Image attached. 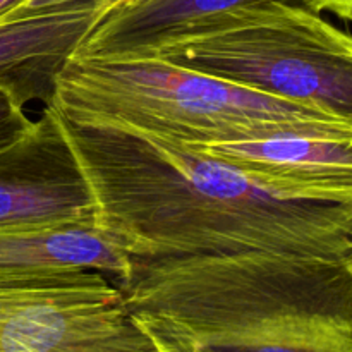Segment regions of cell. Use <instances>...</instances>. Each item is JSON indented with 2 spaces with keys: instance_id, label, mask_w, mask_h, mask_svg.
Masks as SVG:
<instances>
[{
  "instance_id": "1",
  "label": "cell",
  "mask_w": 352,
  "mask_h": 352,
  "mask_svg": "<svg viewBox=\"0 0 352 352\" xmlns=\"http://www.w3.org/2000/svg\"><path fill=\"white\" fill-rule=\"evenodd\" d=\"M55 110L88 182L95 227L131 260H351L352 203L284 198L195 144Z\"/></svg>"
},
{
  "instance_id": "2",
  "label": "cell",
  "mask_w": 352,
  "mask_h": 352,
  "mask_svg": "<svg viewBox=\"0 0 352 352\" xmlns=\"http://www.w3.org/2000/svg\"><path fill=\"white\" fill-rule=\"evenodd\" d=\"M119 287L151 339L186 352H352L347 261L272 253L133 260Z\"/></svg>"
},
{
  "instance_id": "3",
  "label": "cell",
  "mask_w": 352,
  "mask_h": 352,
  "mask_svg": "<svg viewBox=\"0 0 352 352\" xmlns=\"http://www.w3.org/2000/svg\"><path fill=\"white\" fill-rule=\"evenodd\" d=\"M52 102L69 116L191 144L292 134L352 138L351 127L308 107L162 58L72 55L55 76Z\"/></svg>"
},
{
  "instance_id": "4",
  "label": "cell",
  "mask_w": 352,
  "mask_h": 352,
  "mask_svg": "<svg viewBox=\"0 0 352 352\" xmlns=\"http://www.w3.org/2000/svg\"><path fill=\"white\" fill-rule=\"evenodd\" d=\"M151 58L289 100L352 129V34L305 3L267 0L227 10Z\"/></svg>"
},
{
  "instance_id": "5",
  "label": "cell",
  "mask_w": 352,
  "mask_h": 352,
  "mask_svg": "<svg viewBox=\"0 0 352 352\" xmlns=\"http://www.w3.org/2000/svg\"><path fill=\"white\" fill-rule=\"evenodd\" d=\"M0 352H158L98 270L0 282Z\"/></svg>"
},
{
  "instance_id": "6",
  "label": "cell",
  "mask_w": 352,
  "mask_h": 352,
  "mask_svg": "<svg viewBox=\"0 0 352 352\" xmlns=\"http://www.w3.org/2000/svg\"><path fill=\"white\" fill-rule=\"evenodd\" d=\"M67 226L95 227V205L50 100L0 150V229Z\"/></svg>"
},
{
  "instance_id": "7",
  "label": "cell",
  "mask_w": 352,
  "mask_h": 352,
  "mask_svg": "<svg viewBox=\"0 0 352 352\" xmlns=\"http://www.w3.org/2000/svg\"><path fill=\"white\" fill-rule=\"evenodd\" d=\"M195 146L284 198L352 203V138L292 134Z\"/></svg>"
},
{
  "instance_id": "8",
  "label": "cell",
  "mask_w": 352,
  "mask_h": 352,
  "mask_svg": "<svg viewBox=\"0 0 352 352\" xmlns=\"http://www.w3.org/2000/svg\"><path fill=\"white\" fill-rule=\"evenodd\" d=\"M109 9L86 2L0 17V86L24 107L50 102L57 72Z\"/></svg>"
},
{
  "instance_id": "9",
  "label": "cell",
  "mask_w": 352,
  "mask_h": 352,
  "mask_svg": "<svg viewBox=\"0 0 352 352\" xmlns=\"http://www.w3.org/2000/svg\"><path fill=\"white\" fill-rule=\"evenodd\" d=\"M256 2L267 0H127L103 14L74 55L95 60L151 58L212 17Z\"/></svg>"
},
{
  "instance_id": "10",
  "label": "cell",
  "mask_w": 352,
  "mask_h": 352,
  "mask_svg": "<svg viewBox=\"0 0 352 352\" xmlns=\"http://www.w3.org/2000/svg\"><path fill=\"white\" fill-rule=\"evenodd\" d=\"M79 268L98 270L122 285L133 274V260L96 227L0 229V282Z\"/></svg>"
},
{
  "instance_id": "11",
  "label": "cell",
  "mask_w": 352,
  "mask_h": 352,
  "mask_svg": "<svg viewBox=\"0 0 352 352\" xmlns=\"http://www.w3.org/2000/svg\"><path fill=\"white\" fill-rule=\"evenodd\" d=\"M24 109L12 93L0 86V150L23 136L33 124Z\"/></svg>"
},
{
  "instance_id": "12",
  "label": "cell",
  "mask_w": 352,
  "mask_h": 352,
  "mask_svg": "<svg viewBox=\"0 0 352 352\" xmlns=\"http://www.w3.org/2000/svg\"><path fill=\"white\" fill-rule=\"evenodd\" d=\"M105 3L110 9L119 3L127 2V0H21L17 6H14L12 9L7 10L6 14H2L0 17H16L23 16V14L30 12H40V10H48V9H58V7H67L74 6V3Z\"/></svg>"
},
{
  "instance_id": "13",
  "label": "cell",
  "mask_w": 352,
  "mask_h": 352,
  "mask_svg": "<svg viewBox=\"0 0 352 352\" xmlns=\"http://www.w3.org/2000/svg\"><path fill=\"white\" fill-rule=\"evenodd\" d=\"M305 3L315 12H330L347 23L352 21V0H305Z\"/></svg>"
},
{
  "instance_id": "14",
  "label": "cell",
  "mask_w": 352,
  "mask_h": 352,
  "mask_svg": "<svg viewBox=\"0 0 352 352\" xmlns=\"http://www.w3.org/2000/svg\"><path fill=\"white\" fill-rule=\"evenodd\" d=\"M19 2L21 0H0V16H2V14H6L7 10L12 9V7L17 6Z\"/></svg>"
},
{
  "instance_id": "15",
  "label": "cell",
  "mask_w": 352,
  "mask_h": 352,
  "mask_svg": "<svg viewBox=\"0 0 352 352\" xmlns=\"http://www.w3.org/2000/svg\"><path fill=\"white\" fill-rule=\"evenodd\" d=\"M347 265H349V270H351V275H352V256H351V260L347 261Z\"/></svg>"
}]
</instances>
